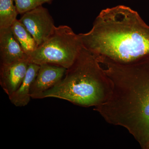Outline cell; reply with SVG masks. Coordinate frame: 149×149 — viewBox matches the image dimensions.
<instances>
[{
	"instance_id": "1",
	"label": "cell",
	"mask_w": 149,
	"mask_h": 149,
	"mask_svg": "<svg viewBox=\"0 0 149 149\" xmlns=\"http://www.w3.org/2000/svg\"><path fill=\"white\" fill-rule=\"evenodd\" d=\"M112 84L109 98L94 109L128 130L142 149L149 145V55L128 63L98 57Z\"/></svg>"
},
{
	"instance_id": "2",
	"label": "cell",
	"mask_w": 149,
	"mask_h": 149,
	"mask_svg": "<svg viewBox=\"0 0 149 149\" xmlns=\"http://www.w3.org/2000/svg\"><path fill=\"white\" fill-rule=\"evenodd\" d=\"M78 35L83 48L113 61L130 62L149 55V26L126 6L103 10L92 29Z\"/></svg>"
},
{
	"instance_id": "3",
	"label": "cell",
	"mask_w": 149,
	"mask_h": 149,
	"mask_svg": "<svg viewBox=\"0 0 149 149\" xmlns=\"http://www.w3.org/2000/svg\"><path fill=\"white\" fill-rule=\"evenodd\" d=\"M111 81L95 56L82 48L75 61L59 83L43 94L83 107H97L109 98Z\"/></svg>"
},
{
	"instance_id": "4",
	"label": "cell",
	"mask_w": 149,
	"mask_h": 149,
	"mask_svg": "<svg viewBox=\"0 0 149 149\" xmlns=\"http://www.w3.org/2000/svg\"><path fill=\"white\" fill-rule=\"evenodd\" d=\"M83 48L79 35L67 25L56 27L46 42L28 54L30 63L53 65L68 68L75 61Z\"/></svg>"
},
{
	"instance_id": "5",
	"label": "cell",
	"mask_w": 149,
	"mask_h": 149,
	"mask_svg": "<svg viewBox=\"0 0 149 149\" xmlns=\"http://www.w3.org/2000/svg\"><path fill=\"white\" fill-rule=\"evenodd\" d=\"M22 15L19 21L32 35L38 47L52 35L56 26L47 9L40 6Z\"/></svg>"
},
{
	"instance_id": "6",
	"label": "cell",
	"mask_w": 149,
	"mask_h": 149,
	"mask_svg": "<svg viewBox=\"0 0 149 149\" xmlns=\"http://www.w3.org/2000/svg\"><path fill=\"white\" fill-rule=\"evenodd\" d=\"M66 70L65 68L53 65H40L30 90L31 98L42 99L44 93L53 88L62 79Z\"/></svg>"
},
{
	"instance_id": "7",
	"label": "cell",
	"mask_w": 149,
	"mask_h": 149,
	"mask_svg": "<svg viewBox=\"0 0 149 149\" xmlns=\"http://www.w3.org/2000/svg\"><path fill=\"white\" fill-rule=\"evenodd\" d=\"M29 63V61L26 59L9 64H1L0 84L8 97L21 85Z\"/></svg>"
},
{
	"instance_id": "8",
	"label": "cell",
	"mask_w": 149,
	"mask_h": 149,
	"mask_svg": "<svg viewBox=\"0 0 149 149\" xmlns=\"http://www.w3.org/2000/svg\"><path fill=\"white\" fill-rule=\"evenodd\" d=\"M1 64L28 60V56L14 37L10 27L0 29Z\"/></svg>"
},
{
	"instance_id": "9",
	"label": "cell",
	"mask_w": 149,
	"mask_h": 149,
	"mask_svg": "<svg viewBox=\"0 0 149 149\" xmlns=\"http://www.w3.org/2000/svg\"><path fill=\"white\" fill-rule=\"evenodd\" d=\"M40 65L30 63L26 75L21 85L15 92L8 97L12 103L17 107L27 105L31 99L30 90L37 76Z\"/></svg>"
},
{
	"instance_id": "10",
	"label": "cell",
	"mask_w": 149,
	"mask_h": 149,
	"mask_svg": "<svg viewBox=\"0 0 149 149\" xmlns=\"http://www.w3.org/2000/svg\"><path fill=\"white\" fill-rule=\"evenodd\" d=\"M10 28L14 36L27 56L37 49L38 46L35 39L19 19H17Z\"/></svg>"
},
{
	"instance_id": "11",
	"label": "cell",
	"mask_w": 149,
	"mask_h": 149,
	"mask_svg": "<svg viewBox=\"0 0 149 149\" xmlns=\"http://www.w3.org/2000/svg\"><path fill=\"white\" fill-rule=\"evenodd\" d=\"M14 0H0V29L9 28L18 14Z\"/></svg>"
},
{
	"instance_id": "12",
	"label": "cell",
	"mask_w": 149,
	"mask_h": 149,
	"mask_svg": "<svg viewBox=\"0 0 149 149\" xmlns=\"http://www.w3.org/2000/svg\"><path fill=\"white\" fill-rule=\"evenodd\" d=\"M17 12L19 14L37 8L43 4L52 3L53 0H14Z\"/></svg>"
}]
</instances>
